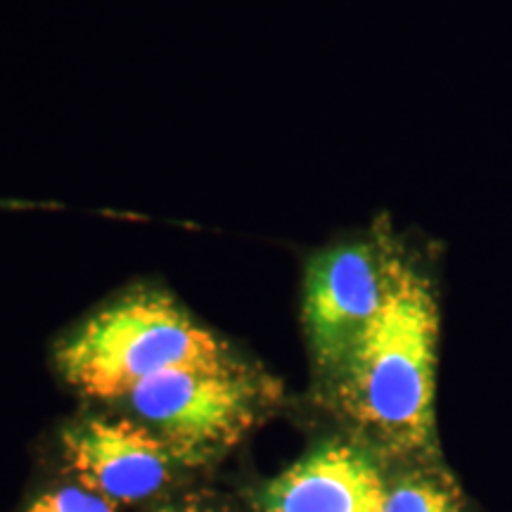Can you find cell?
Instances as JSON below:
<instances>
[{
  "label": "cell",
  "instance_id": "obj_2",
  "mask_svg": "<svg viewBox=\"0 0 512 512\" xmlns=\"http://www.w3.org/2000/svg\"><path fill=\"white\" fill-rule=\"evenodd\" d=\"M235 358L223 339L164 292L140 290L107 304L55 349V366L76 392L121 401L150 377Z\"/></svg>",
  "mask_w": 512,
  "mask_h": 512
},
{
  "label": "cell",
  "instance_id": "obj_6",
  "mask_svg": "<svg viewBox=\"0 0 512 512\" xmlns=\"http://www.w3.org/2000/svg\"><path fill=\"white\" fill-rule=\"evenodd\" d=\"M389 458L356 437L320 441L261 491L256 512H382Z\"/></svg>",
  "mask_w": 512,
  "mask_h": 512
},
{
  "label": "cell",
  "instance_id": "obj_9",
  "mask_svg": "<svg viewBox=\"0 0 512 512\" xmlns=\"http://www.w3.org/2000/svg\"><path fill=\"white\" fill-rule=\"evenodd\" d=\"M157 512H214V510H211L209 505H204L202 501H197V498H185V501L164 505V508H159Z\"/></svg>",
  "mask_w": 512,
  "mask_h": 512
},
{
  "label": "cell",
  "instance_id": "obj_8",
  "mask_svg": "<svg viewBox=\"0 0 512 512\" xmlns=\"http://www.w3.org/2000/svg\"><path fill=\"white\" fill-rule=\"evenodd\" d=\"M27 512H114V505L86 486L69 484L38 496Z\"/></svg>",
  "mask_w": 512,
  "mask_h": 512
},
{
  "label": "cell",
  "instance_id": "obj_4",
  "mask_svg": "<svg viewBox=\"0 0 512 512\" xmlns=\"http://www.w3.org/2000/svg\"><path fill=\"white\" fill-rule=\"evenodd\" d=\"M399 249L387 233L318 252L304 278V330L323 387L366 335L392 283Z\"/></svg>",
  "mask_w": 512,
  "mask_h": 512
},
{
  "label": "cell",
  "instance_id": "obj_7",
  "mask_svg": "<svg viewBox=\"0 0 512 512\" xmlns=\"http://www.w3.org/2000/svg\"><path fill=\"white\" fill-rule=\"evenodd\" d=\"M382 512H472L456 477L439 460L389 467Z\"/></svg>",
  "mask_w": 512,
  "mask_h": 512
},
{
  "label": "cell",
  "instance_id": "obj_1",
  "mask_svg": "<svg viewBox=\"0 0 512 512\" xmlns=\"http://www.w3.org/2000/svg\"><path fill=\"white\" fill-rule=\"evenodd\" d=\"M437 356V290L425 268L399 254L380 313L325 396L356 437L389 460H439Z\"/></svg>",
  "mask_w": 512,
  "mask_h": 512
},
{
  "label": "cell",
  "instance_id": "obj_5",
  "mask_svg": "<svg viewBox=\"0 0 512 512\" xmlns=\"http://www.w3.org/2000/svg\"><path fill=\"white\" fill-rule=\"evenodd\" d=\"M62 456L76 482L110 501L136 505L155 498L181 458L131 415H86L62 432Z\"/></svg>",
  "mask_w": 512,
  "mask_h": 512
},
{
  "label": "cell",
  "instance_id": "obj_3",
  "mask_svg": "<svg viewBox=\"0 0 512 512\" xmlns=\"http://www.w3.org/2000/svg\"><path fill=\"white\" fill-rule=\"evenodd\" d=\"M278 399V384L235 356L216 366L155 375L121 401L131 418L157 434L185 467H200L240 444Z\"/></svg>",
  "mask_w": 512,
  "mask_h": 512
}]
</instances>
